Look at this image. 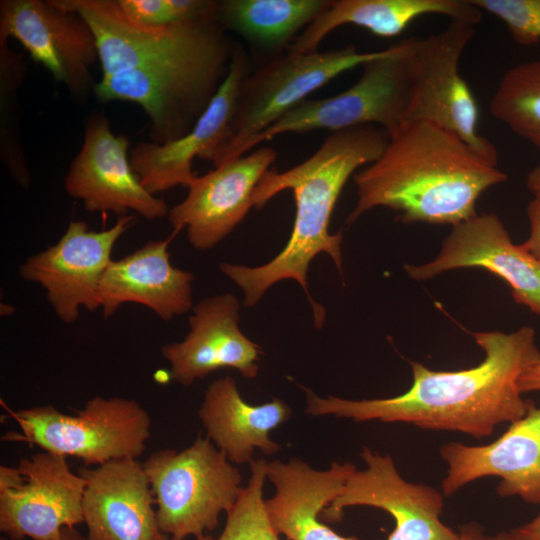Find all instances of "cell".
Here are the masks:
<instances>
[{"label":"cell","mask_w":540,"mask_h":540,"mask_svg":"<svg viewBox=\"0 0 540 540\" xmlns=\"http://www.w3.org/2000/svg\"><path fill=\"white\" fill-rule=\"evenodd\" d=\"M472 336L485 354L474 367L434 371L411 362L410 388L391 398H322L304 388L305 412L355 422H404L424 430L461 432L475 438L490 436L497 426L517 421L534 406L522 397L518 382L540 363V350L530 326L510 333L475 332Z\"/></svg>","instance_id":"cell-1"},{"label":"cell","mask_w":540,"mask_h":540,"mask_svg":"<svg viewBox=\"0 0 540 540\" xmlns=\"http://www.w3.org/2000/svg\"><path fill=\"white\" fill-rule=\"evenodd\" d=\"M388 142V132L376 125L334 131L302 163L283 172L269 170L263 175L254 191V207L260 209L278 193L291 190L296 213L286 245L272 260L256 267L220 264V271L241 288L244 306L256 305L275 283L295 280L312 305L316 327L322 326L325 310L309 294V265L317 255L326 253L342 274L343 235L330 233L332 213L348 179L359 168L376 161Z\"/></svg>","instance_id":"cell-2"},{"label":"cell","mask_w":540,"mask_h":540,"mask_svg":"<svg viewBox=\"0 0 540 540\" xmlns=\"http://www.w3.org/2000/svg\"><path fill=\"white\" fill-rule=\"evenodd\" d=\"M507 178L452 132L410 121L389 135L376 161L354 175L357 201L346 222L385 207L404 223L453 227L476 215L479 197Z\"/></svg>","instance_id":"cell-3"},{"label":"cell","mask_w":540,"mask_h":540,"mask_svg":"<svg viewBox=\"0 0 540 540\" xmlns=\"http://www.w3.org/2000/svg\"><path fill=\"white\" fill-rule=\"evenodd\" d=\"M235 47L218 21L186 45L130 70L102 76L94 85L101 101L140 105L151 141H174L189 133L225 79Z\"/></svg>","instance_id":"cell-4"},{"label":"cell","mask_w":540,"mask_h":540,"mask_svg":"<svg viewBox=\"0 0 540 540\" xmlns=\"http://www.w3.org/2000/svg\"><path fill=\"white\" fill-rule=\"evenodd\" d=\"M161 531L184 540L214 530L240 497L242 475L209 438L198 436L177 452L161 449L143 463Z\"/></svg>","instance_id":"cell-5"},{"label":"cell","mask_w":540,"mask_h":540,"mask_svg":"<svg viewBox=\"0 0 540 540\" xmlns=\"http://www.w3.org/2000/svg\"><path fill=\"white\" fill-rule=\"evenodd\" d=\"M414 38L403 40L363 63L360 78L347 90L322 99L304 100L255 136L246 154L285 133L317 129L331 132L376 125L390 135L408 122L412 102Z\"/></svg>","instance_id":"cell-6"},{"label":"cell","mask_w":540,"mask_h":540,"mask_svg":"<svg viewBox=\"0 0 540 540\" xmlns=\"http://www.w3.org/2000/svg\"><path fill=\"white\" fill-rule=\"evenodd\" d=\"M3 406L21 433L9 432L2 440L36 445L66 458L76 457L87 466L137 459L151 436L150 415L134 399L95 396L74 414L62 413L52 405L17 411Z\"/></svg>","instance_id":"cell-7"},{"label":"cell","mask_w":540,"mask_h":540,"mask_svg":"<svg viewBox=\"0 0 540 540\" xmlns=\"http://www.w3.org/2000/svg\"><path fill=\"white\" fill-rule=\"evenodd\" d=\"M379 51L354 46L312 53L286 51L244 78L223 139L213 152L214 167L246 155L250 141L307 96L340 74L361 66Z\"/></svg>","instance_id":"cell-8"},{"label":"cell","mask_w":540,"mask_h":540,"mask_svg":"<svg viewBox=\"0 0 540 540\" xmlns=\"http://www.w3.org/2000/svg\"><path fill=\"white\" fill-rule=\"evenodd\" d=\"M475 25L452 20L441 32L414 39L410 121H425L460 137L480 156L498 164L496 147L478 131L479 108L461 76V57Z\"/></svg>","instance_id":"cell-9"},{"label":"cell","mask_w":540,"mask_h":540,"mask_svg":"<svg viewBox=\"0 0 540 540\" xmlns=\"http://www.w3.org/2000/svg\"><path fill=\"white\" fill-rule=\"evenodd\" d=\"M135 215L118 218L110 228L89 230L83 221H71L59 241L28 257L19 267V276L38 283L57 317L74 323L80 309H100L99 289L110 265L117 240L131 227Z\"/></svg>","instance_id":"cell-10"},{"label":"cell","mask_w":540,"mask_h":540,"mask_svg":"<svg viewBox=\"0 0 540 540\" xmlns=\"http://www.w3.org/2000/svg\"><path fill=\"white\" fill-rule=\"evenodd\" d=\"M19 41L30 56L77 97L92 86L98 59L95 36L78 14L51 0H5L0 4V39Z\"/></svg>","instance_id":"cell-11"},{"label":"cell","mask_w":540,"mask_h":540,"mask_svg":"<svg viewBox=\"0 0 540 540\" xmlns=\"http://www.w3.org/2000/svg\"><path fill=\"white\" fill-rule=\"evenodd\" d=\"M128 151L125 135H115L106 118L91 117L66 175V192L91 213L121 217L133 211L148 220L168 215L166 202L147 191L133 171Z\"/></svg>","instance_id":"cell-12"},{"label":"cell","mask_w":540,"mask_h":540,"mask_svg":"<svg viewBox=\"0 0 540 540\" xmlns=\"http://www.w3.org/2000/svg\"><path fill=\"white\" fill-rule=\"evenodd\" d=\"M366 468L356 470L339 496L323 510L321 518L340 522L344 509L370 506L389 513L394 530L386 540H458V533L441 519L443 495L433 487L401 477L392 457L363 447Z\"/></svg>","instance_id":"cell-13"},{"label":"cell","mask_w":540,"mask_h":540,"mask_svg":"<svg viewBox=\"0 0 540 540\" xmlns=\"http://www.w3.org/2000/svg\"><path fill=\"white\" fill-rule=\"evenodd\" d=\"M17 467L23 481L0 492V530L9 540H53L64 527L83 523L85 480L66 457L43 451Z\"/></svg>","instance_id":"cell-14"},{"label":"cell","mask_w":540,"mask_h":540,"mask_svg":"<svg viewBox=\"0 0 540 540\" xmlns=\"http://www.w3.org/2000/svg\"><path fill=\"white\" fill-rule=\"evenodd\" d=\"M276 158L272 147L261 146L196 176L187 187V196L169 211L173 229H185L195 249L216 246L254 207V191Z\"/></svg>","instance_id":"cell-15"},{"label":"cell","mask_w":540,"mask_h":540,"mask_svg":"<svg viewBox=\"0 0 540 540\" xmlns=\"http://www.w3.org/2000/svg\"><path fill=\"white\" fill-rule=\"evenodd\" d=\"M479 267L503 279L513 300L540 316V262L512 242L494 213L476 214L453 226L437 257L423 265H407L408 275L423 281L452 269Z\"/></svg>","instance_id":"cell-16"},{"label":"cell","mask_w":540,"mask_h":540,"mask_svg":"<svg viewBox=\"0 0 540 540\" xmlns=\"http://www.w3.org/2000/svg\"><path fill=\"white\" fill-rule=\"evenodd\" d=\"M439 454L448 466L442 481L444 496L477 479L496 476L500 497L517 496L540 505V407L533 406L492 443L450 442L440 447Z\"/></svg>","instance_id":"cell-17"},{"label":"cell","mask_w":540,"mask_h":540,"mask_svg":"<svg viewBox=\"0 0 540 540\" xmlns=\"http://www.w3.org/2000/svg\"><path fill=\"white\" fill-rule=\"evenodd\" d=\"M240 310L239 300L230 293L205 298L192 308L186 337L161 347L175 382L190 386L222 368L249 379L257 376L261 348L241 331Z\"/></svg>","instance_id":"cell-18"},{"label":"cell","mask_w":540,"mask_h":540,"mask_svg":"<svg viewBox=\"0 0 540 540\" xmlns=\"http://www.w3.org/2000/svg\"><path fill=\"white\" fill-rule=\"evenodd\" d=\"M249 72L247 55L236 46L225 79L189 133L163 144L143 141L132 148L130 164L147 191L156 195L190 185L197 176L192 169L193 159L210 160L225 135L241 84Z\"/></svg>","instance_id":"cell-19"},{"label":"cell","mask_w":540,"mask_h":540,"mask_svg":"<svg viewBox=\"0 0 540 540\" xmlns=\"http://www.w3.org/2000/svg\"><path fill=\"white\" fill-rule=\"evenodd\" d=\"M85 480L83 523L90 540H169L158 524L143 464L126 458L78 472Z\"/></svg>","instance_id":"cell-20"},{"label":"cell","mask_w":540,"mask_h":540,"mask_svg":"<svg viewBox=\"0 0 540 540\" xmlns=\"http://www.w3.org/2000/svg\"><path fill=\"white\" fill-rule=\"evenodd\" d=\"M81 16L92 30L102 76L138 67L200 36L217 18L147 26L130 18L118 0H51Z\"/></svg>","instance_id":"cell-21"},{"label":"cell","mask_w":540,"mask_h":540,"mask_svg":"<svg viewBox=\"0 0 540 540\" xmlns=\"http://www.w3.org/2000/svg\"><path fill=\"white\" fill-rule=\"evenodd\" d=\"M356 470L352 462H332L326 470H316L299 458L267 462L266 478L275 494L264 504L276 534L287 540H360L336 533L319 518Z\"/></svg>","instance_id":"cell-22"},{"label":"cell","mask_w":540,"mask_h":540,"mask_svg":"<svg viewBox=\"0 0 540 540\" xmlns=\"http://www.w3.org/2000/svg\"><path fill=\"white\" fill-rule=\"evenodd\" d=\"M168 245L169 239L150 241L111 261L99 289L104 318L126 303L141 304L164 321L193 308L194 275L171 264Z\"/></svg>","instance_id":"cell-23"},{"label":"cell","mask_w":540,"mask_h":540,"mask_svg":"<svg viewBox=\"0 0 540 540\" xmlns=\"http://www.w3.org/2000/svg\"><path fill=\"white\" fill-rule=\"evenodd\" d=\"M291 408L279 398L251 405L244 401L231 376L214 380L207 387L198 416L206 437L232 464L252 461L255 449L274 455L281 445L270 438L273 429L289 420Z\"/></svg>","instance_id":"cell-24"},{"label":"cell","mask_w":540,"mask_h":540,"mask_svg":"<svg viewBox=\"0 0 540 540\" xmlns=\"http://www.w3.org/2000/svg\"><path fill=\"white\" fill-rule=\"evenodd\" d=\"M436 14L477 25L482 11L470 0H331L289 46L294 53L318 51L322 40L340 26L351 24L379 37L401 34L416 18Z\"/></svg>","instance_id":"cell-25"},{"label":"cell","mask_w":540,"mask_h":540,"mask_svg":"<svg viewBox=\"0 0 540 540\" xmlns=\"http://www.w3.org/2000/svg\"><path fill=\"white\" fill-rule=\"evenodd\" d=\"M331 0L219 1L217 20L257 47L282 50L293 43Z\"/></svg>","instance_id":"cell-26"},{"label":"cell","mask_w":540,"mask_h":540,"mask_svg":"<svg viewBox=\"0 0 540 540\" xmlns=\"http://www.w3.org/2000/svg\"><path fill=\"white\" fill-rule=\"evenodd\" d=\"M490 112L540 151V58L505 72L491 98Z\"/></svg>","instance_id":"cell-27"},{"label":"cell","mask_w":540,"mask_h":540,"mask_svg":"<svg viewBox=\"0 0 540 540\" xmlns=\"http://www.w3.org/2000/svg\"><path fill=\"white\" fill-rule=\"evenodd\" d=\"M250 478L233 508L226 513L219 536L203 534L196 540H281L273 530L265 510L263 487L267 462L261 458L250 463Z\"/></svg>","instance_id":"cell-28"},{"label":"cell","mask_w":540,"mask_h":540,"mask_svg":"<svg viewBox=\"0 0 540 540\" xmlns=\"http://www.w3.org/2000/svg\"><path fill=\"white\" fill-rule=\"evenodd\" d=\"M480 11L500 19L512 39L523 46L540 41V0H470Z\"/></svg>","instance_id":"cell-29"},{"label":"cell","mask_w":540,"mask_h":540,"mask_svg":"<svg viewBox=\"0 0 540 540\" xmlns=\"http://www.w3.org/2000/svg\"><path fill=\"white\" fill-rule=\"evenodd\" d=\"M118 3L138 23L153 27L174 24L166 0H118Z\"/></svg>","instance_id":"cell-30"},{"label":"cell","mask_w":540,"mask_h":540,"mask_svg":"<svg viewBox=\"0 0 540 540\" xmlns=\"http://www.w3.org/2000/svg\"><path fill=\"white\" fill-rule=\"evenodd\" d=\"M530 224L529 238L522 244L527 251L540 262V201L533 199L527 206Z\"/></svg>","instance_id":"cell-31"},{"label":"cell","mask_w":540,"mask_h":540,"mask_svg":"<svg viewBox=\"0 0 540 540\" xmlns=\"http://www.w3.org/2000/svg\"><path fill=\"white\" fill-rule=\"evenodd\" d=\"M458 540H511L507 532L496 535L486 534L484 528L475 522H470L459 528Z\"/></svg>","instance_id":"cell-32"},{"label":"cell","mask_w":540,"mask_h":540,"mask_svg":"<svg viewBox=\"0 0 540 540\" xmlns=\"http://www.w3.org/2000/svg\"><path fill=\"white\" fill-rule=\"evenodd\" d=\"M511 540H540V513L531 521L508 532Z\"/></svg>","instance_id":"cell-33"},{"label":"cell","mask_w":540,"mask_h":540,"mask_svg":"<svg viewBox=\"0 0 540 540\" xmlns=\"http://www.w3.org/2000/svg\"><path fill=\"white\" fill-rule=\"evenodd\" d=\"M521 393L540 391V363L526 371L518 382Z\"/></svg>","instance_id":"cell-34"},{"label":"cell","mask_w":540,"mask_h":540,"mask_svg":"<svg viewBox=\"0 0 540 540\" xmlns=\"http://www.w3.org/2000/svg\"><path fill=\"white\" fill-rule=\"evenodd\" d=\"M525 184L534 199L540 201V162L527 173Z\"/></svg>","instance_id":"cell-35"},{"label":"cell","mask_w":540,"mask_h":540,"mask_svg":"<svg viewBox=\"0 0 540 540\" xmlns=\"http://www.w3.org/2000/svg\"><path fill=\"white\" fill-rule=\"evenodd\" d=\"M53 540H90L83 535L76 527H64L59 535Z\"/></svg>","instance_id":"cell-36"},{"label":"cell","mask_w":540,"mask_h":540,"mask_svg":"<svg viewBox=\"0 0 540 540\" xmlns=\"http://www.w3.org/2000/svg\"><path fill=\"white\" fill-rule=\"evenodd\" d=\"M1 316H10L14 312V307L10 304L1 303Z\"/></svg>","instance_id":"cell-37"},{"label":"cell","mask_w":540,"mask_h":540,"mask_svg":"<svg viewBox=\"0 0 540 540\" xmlns=\"http://www.w3.org/2000/svg\"><path fill=\"white\" fill-rule=\"evenodd\" d=\"M0 540H8V538L2 536Z\"/></svg>","instance_id":"cell-38"},{"label":"cell","mask_w":540,"mask_h":540,"mask_svg":"<svg viewBox=\"0 0 540 540\" xmlns=\"http://www.w3.org/2000/svg\"><path fill=\"white\" fill-rule=\"evenodd\" d=\"M169 540H175V539L170 538ZM184 540H186V539H184Z\"/></svg>","instance_id":"cell-39"}]
</instances>
